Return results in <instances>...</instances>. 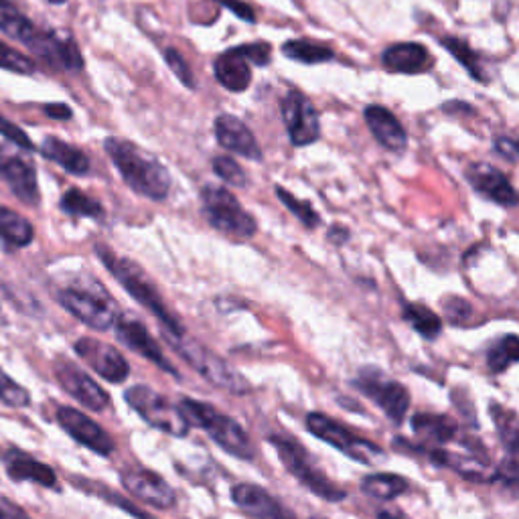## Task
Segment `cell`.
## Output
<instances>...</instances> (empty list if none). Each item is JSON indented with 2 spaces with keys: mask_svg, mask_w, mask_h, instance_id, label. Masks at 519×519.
I'll return each mask as SVG.
<instances>
[{
  "mask_svg": "<svg viewBox=\"0 0 519 519\" xmlns=\"http://www.w3.org/2000/svg\"><path fill=\"white\" fill-rule=\"evenodd\" d=\"M104 148L132 191L153 201L167 199L171 191V175L157 159L142 153L136 144L122 138H106Z\"/></svg>",
  "mask_w": 519,
  "mask_h": 519,
  "instance_id": "1",
  "label": "cell"
},
{
  "mask_svg": "<svg viewBox=\"0 0 519 519\" xmlns=\"http://www.w3.org/2000/svg\"><path fill=\"white\" fill-rule=\"evenodd\" d=\"M57 301L67 313L96 331L114 329L122 319L112 294L96 278L80 276L69 282L59 290Z\"/></svg>",
  "mask_w": 519,
  "mask_h": 519,
  "instance_id": "2",
  "label": "cell"
},
{
  "mask_svg": "<svg viewBox=\"0 0 519 519\" xmlns=\"http://www.w3.org/2000/svg\"><path fill=\"white\" fill-rule=\"evenodd\" d=\"M96 254L100 256V260L104 262L108 272L122 284V288L126 292H130L144 309H148L159 319V323L163 327V333L177 335V333L185 331L181 327V323L165 307L163 296L159 294L155 284L146 278V274L142 272V268L136 262L120 258L118 254H114L106 246H96Z\"/></svg>",
  "mask_w": 519,
  "mask_h": 519,
  "instance_id": "3",
  "label": "cell"
},
{
  "mask_svg": "<svg viewBox=\"0 0 519 519\" xmlns=\"http://www.w3.org/2000/svg\"><path fill=\"white\" fill-rule=\"evenodd\" d=\"M179 408L191 426L203 428L226 453L244 461H252L256 457L248 432L232 416L191 398H183L179 402Z\"/></svg>",
  "mask_w": 519,
  "mask_h": 519,
  "instance_id": "4",
  "label": "cell"
},
{
  "mask_svg": "<svg viewBox=\"0 0 519 519\" xmlns=\"http://www.w3.org/2000/svg\"><path fill=\"white\" fill-rule=\"evenodd\" d=\"M163 335L169 341V345L209 384H213L215 388L226 390L230 394H236V396L250 394L252 388H250L248 380L238 372V369H234L226 359H221L217 353H213L199 341L191 339L185 331L177 333V335H171V333H163Z\"/></svg>",
  "mask_w": 519,
  "mask_h": 519,
  "instance_id": "5",
  "label": "cell"
},
{
  "mask_svg": "<svg viewBox=\"0 0 519 519\" xmlns=\"http://www.w3.org/2000/svg\"><path fill=\"white\" fill-rule=\"evenodd\" d=\"M270 442H272V447L276 449L284 469L296 481L303 483L311 493H315L317 497H321L325 501H343L347 497V493L339 485H335L319 469V465H315V461L305 451L303 444H299V442L292 440L290 436H284V434H272Z\"/></svg>",
  "mask_w": 519,
  "mask_h": 519,
  "instance_id": "6",
  "label": "cell"
},
{
  "mask_svg": "<svg viewBox=\"0 0 519 519\" xmlns=\"http://www.w3.org/2000/svg\"><path fill=\"white\" fill-rule=\"evenodd\" d=\"M201 201H203V213L215 230L240 240L254 238L258 230L256 219L242 207L238 197L230 193L226 187L205 185L201 191Z\"/></svg>",
  "mask_w": 519,
  "mask_h": 519,
  "instance_id": "7",
  "label": "cell"
},
{
  "mask_svg": "<svg viewBox=\"0 0 519 519\" xmlns=\"http://www.w3.org/2000/svg\"><path fill=\"white\" fill-rule=\"evenodd\" d=\"M126 404L153 428L167 432L171 436H187L191 424L183 416L179 404H173L163 394L148 386H132L124 394Z\"/></svg>",
  "mask_w": 519,
  "mask_h": 519,
  "instance_id": "8",
  "label": "cell"
},
{
  "mask_svg": "<svg viewBox=\"0 0 519 519\" xmlns=\"http://www.w3.org/2000/svg\"><path fill=\"white\" fill-rule=\"evenodd\" d=\"M307 428L313 436L331 444L333 449H337L339 453H343L345 457L357 463L374 465L378 459L386 457V453L378 447V444L357 436L355 432H351L349 428H345L343 424H339L337 420L321 412H311L307 416Z\"/></svg>",
  "mask_w": 519,
  "mask_h": 519,
  "instance_id": "9",
  "label": "cell"
},
{
  "mask_svg": "<svg viewBox=\"0 0 519 519\" xmlns=\"http://www.w3.org/2000/svg\"><path fill=\"white\" fill-rule=\"evenodd\" d=\"M353 386L365 398H369L376 406H380L394 424L404 422V418L410 410V394L400 382L388 378L382 369L363 367L357 374V378L353 380Z\"/></svg>",
  "mask_w": 519,
  "mask_h": 519,
  "instance_id": "10",
  "label": "cell"
},
{
  "mask_svg": "<svg viewBox=\"0 0 519 519\" xmlns=\"http://www.w3.org/2000/svg\"><path fill=\"white\" fill-rule=\"evenodd\" d=\"M53 372L59 386L88 410L104 412L110 406V394L100 384H96L76 363H71L67 359H57L53 365Z\"/></svg>",
  "mask_w": 519,
  "mask_h": 519,
  "instance_id": "11",
  "label": "cell"
},
{
  "mask_svg": "<svg viewBox=\"0 0 519 519\" xmlns=\"http://www.w3.org/2000/svg\"><path fill=\"white\" fill-rule=\"evenodd\" d=\"M73 349H76V355L92 369V372H96L106 382L112 384L126 382L130 374V365L124 359V355L112 345L94 337H82L76 341Z\"/></svg>",
  "mask_w": 519,
  "mask_h": 519,
  "instance_id": "12",
  "label": "cell"
},
{
  "mask_svg": "<svg viewBox=\"0 0 519 519\" xmlns=\"http://www.w3.org/2000/svg\"><path fill=\"white\" fill-rule=\"evenodd\" d=\"M282 120L288 128V136L294 146H309L319 140L321 124L319 114L311 100L301 92H290L282 100Z\"/></svg>",
  "mask_w": 519,
  "mask_h": 519,
  "instance_id": "13",
  "label": "cell"
},
{
  "mask_svg": "<svg viewBox=\"0 0 519 519\" xmlns=\"http://www.w3.org/2000/svg\"><path fill=\"white\" fill-rule=\"evenodd\" d=\"M57 422L73 440H78L80 444H84L86 449H90L98 455H104V457L114 453L116 444H114L112 436L96 420H92L88 414H84L76 408L61 406L57 410Z\"/></svg>",
  "mask_w": 519,
  "mask_h": 519,
  "instance_id": "14",
  "label": "cell"
},
{
  "mask_svg": "<svg viewBox=\"0 0 519 519\" xmlns=\"http://www.w3.org/2000/svg\"><path fill=\"white\" fill-rule=\"evenodd\" d=\"M122 485L130 495L157 509H171L177 503L175 489L151 469L132 467L122 471Z\"/></svg>",
  "mask_w": 519,
  "mask_h": 519,
  "instance_id": "15",
  "label": "cell"
},
{
  "mask_svg": "<svg viewBox=\"0 0 519 519\" xmlns=\"http://www.w3.org/2000/svg\"><path fill=\"white\" fill-rule=\"evenodd\" d=\"M0 177L11 187L13 195L25 205H39V185L35 165L19 155L9 151L7 146L0 148Z\"/></svg>",
  "mask_w": 519,
  "mask_h": 519,
  "instance_id": "16",
  "label": "cell"
},
{
  "mask_svg": "<svg viewBox=\"0 0 519 519\" xmlns=\"http://www.w3.org/2000/svg\"><path fill=\"white\" fill-rule=\"evenodd\" d=\"M29 49L43 63L57 67V69L80 71L84 67V57H82L76 41L61 31H41Z\"/></svg>",
  "mask_w": 519,
  "mask_h": 519,
  "instance_id": "17",
  "label": "cell"
},
{
  "mask_svg": "<svg viewBox=\"0 0 519 519\" xmlns=\"http://www.w3.org/2000/svg\"><path fill=\"white\" fill-rule=\"evenodd\" d=\"M215 138L230 153L250 161H262V151L252 130L232 114H219L215 118Z\"/></svg>",
  "mask_w": 519,
  "mask_h": 519,
  "instance_id": "18",
  "label": "cell"
},
{
  "mask_svg": "<svg viewBox=\"0 0 519 519\" xmlns=\"http://www.w3.org/2000/svg\"><path fill=\"white\" fill-rule=\"evenodd\" d=\"M467 179L477 193L497 205L515 207L519 203V193L507 181V177L487 163H473L467 169Z\"/></svg>",
  "mask_w": 519,
  "mask_h": 519,
  "instance_id": "19",
  "label": "cell"
},
{
  "mask_svg": "<svg viewBox=\"0 0 519 519\" xmlns=\"http://www.w3.org/2000/svg\"><path fill=\"white\" fill-rule=\"evenodd\" d=\"M232 499L254 519H296L274 495L252 483L236 485L232 489Z\"/></svg>",
  "mask_w": 519,
  "mask_h": 519,
  "instance_id": "20",
  "label": "cell"
},
{
  "mask_svg": "<svg viewBox=\"0 0 519 519\" xmlns=\"http://www.w3.org/2000/svg\"><path fill=\"white\" fill-rule=\"evenodd\" d=\"M116 329V335L118 339L128 345L134 353L142 355L144 359L153 361L155 365H159L161 369H165V372L173 374V376H179L177 369L171 365V361L165 357L161 345L155 341V337L148 333V329L138 323V321H128V319H120L118 325L114 327Z\"/></svg>",
  "mask_w": 519,
  "mask_h": 519,
  "instance_id": "21",
  "label": "cell"
},
{
  "mask_svg": "<svg viewBox=\"0 0 519 519\" xmlns=\"http://www.w3.org/2000/svg\"><path fill=\"white\" fill-rule=\"evenodd\" d=\"M363 118L372 130L374 138L392 153H402L408 146V136L402 122L384 106H367L363 110Z\"/></svg>",
  "mask_w": 519,
  "mask_h": 519,
  "instance_id": "22",
  "label": "cell"
},
{
  "mask_svg": "<svg viewBox=\"0 0 519 519\" xmlns=\"http://www.w3.org/2000/svg\"><path fill=\"white\" fill-rule=\"evenodd\" d=\"M213 71H215V80L230 92L240 94L250 88L252 69H250V61L246 59L240 47L221 53L215 59Z\"/></svg>",
  "mask_w": 519,
  "mask_h": 519,
  "instance_id": "23",
  "label": "cell"
},
{
  "mask_svg": "<svg viewBox=\"0 0 519 519\" xmlns=\"http://www.w3.org/2000/svg\"><path fill=\"white\" fill-rule=\"evenodd\" d=\"M5 463H7V473L13 481H33L47 489L57 487L55 471L49 465L33 459L31 455L19 449H11L5 457Z\"/></svg>",
  "mask_w": 519,
  "mask_h": 519,
  "instance_id": "24",
  "label": "cell"
},
{
  "mask_svg": "<svg viewBox=\"0 0 519 519\" xmlns=\"http://www.w3.org/2000/svg\"><path fill=\"white\" fill-rule=\"evenodd\" d=\"M430 61L428 49L420 43H396L382 53V63L392 73H420Z\"/></svg>",
  "mask_w": 519,
  "mask_h": 519,
  "instance_id": "25",
  "label": "cell"
},
{
  "mask_svg": "<svg viewBox=\"0 0 519 519\" xmlns=\"http://www.w3.org/2000/svg\"><path fill=\"white\" fill-rule=\"evenodd\" d=\"M41 155L71 175H86L90 171V159L84 151L73 144H67L59 138H45L41 144Z\"/></svg>",
  "mask_w": 519,
  "mask_h": 519,
  "instance_id": "26",
  "label": "cell"
},
{
  "mask_svg": "<svg viewBox=\"0 0 519 519\" xmlns=\"http://www.w3.org/2000/svg\"><path fill=\"white\" fill-rule=\"evenodd\" d=\"M412 428L430 444H447L457 438L459 424L447 414H428L420 412L412 418Z\"/></svg>",
  "mask_w": 519,
  "mask_h": 519,
  "instance_id": "27",
  "label": "cell"
},
{
  "mask_svg": "<svg viewBox=\"0 0 519 519\" xmlns=\"http://www.w3.org/2000/svg\"><path fill=\"white\" fill-rule=\"evenodd\" d=\"M0 31L27 47H31L41 33L39 27H35L15 5H11V0H0Z\"/></svg>",
  "mask_w": 519,
  "mask_h": 519,
  "instance_id": "28",
  "label": "cell"
},
{
  "mask_svg": "<svg viewBox=\"0 0 519 519\" xmlns=\"http://www.w3.org/2000/svg\"><path fill=\"white\" fill-rule=\"evenodd\" d=\"M0 238L13 248H27L35 238V230L21 213L0 205Z\"/></svg>",
  "mask_w": 519,
  "mask_h": 519,
  "instance_id": "29",
  "label": "cell"
},
{
  "mask_svg": "<svg viewBox=\"0 0 519 519\" xmlns=\"http://www.w3.org/2000/svg\"><path fill=\"white\" fill-rule=\"evenodd\" d=\"M489 412L505 451H509L513 457H519V414L501 404H491Z\"/></svg>",
  "mask_w": 519,
  "mask_h": 519,
  "instance_id": "30",
  "label": "cell"
},
{
  "mask_svg": "<svg viewBox=\"0 0 519 519\" xmlns=\"http://www.w3.org/2000/svg\"><path fill=\"white\" fill-rule=\"evenodd\" d=\"M410 489L408 481L394 473H378V475H367L361 481V491L369 497H376L382 501H392L400 495H404Z\"/></svg>",
  "mask_w": 519,
  "mask_h": 519,
  "instance_id": "31",
  "label": "cell"
},
{
  "mask_svg": "<svg viewBox=\"0 0 519 519\" xmlns=\"http://www.w3.org/2000/svg\"><path fill=\"white\" fill-rule=\"evenodd\" d=\"M282 53L299 63H307V65H317V63H325L331 61L335 57L333 49L313 43V41H305V39H294V41H286L282 45Z\"/></svg>",
  "mask_w": 519,
  "mask_h": 519,
  "instance_id": "32",
  "label": "cell"
},
{
  "mask_svg": "<svg viewBox=\"0 0 519 519\" xmlns=\"http://www.w3.org/2000/svg\"><path fill=\"white\" fill-rule=\"evenodd\" d=\"M513 363H519V337L505 335L497 339L487 351V365L491 372L503 374Z\"/></svg>",
  "mask_w": 519,
  "mask_h": 519,
  "instance_id": "33",
  "label": "cell"
},
{
  "mask_svg": "<svg viewBox=\"0 0 519 519\" xmlns=\"http://www.w3.org/2000/svg\"><path fill=\"white\" fill-rule=\"evenodd\" d=\"M404 319L424 337V339H436L442 331L440 317L430 311L424 305H406L404 307Z\"/></svg>",
  "mask_w": 519,
  "mask_h": 519,
  "instance_id": "34",
  "label": "cell"
},
{
  "mask_svg": "<svg viewBox=\"0 0 519 519\" xmlns=\"http://www.w3.org/2000/svg\"><path fill=\"white\" fill-rule=\"evenodd\" d=\"M442 45L447 47L449 53L469 71L471 78L487 84V76H485L481 63H479V55L467 45V41L457 39V37H447V39H442Z\"/></svg>",
  "mask_w": 519,
  "mask_h": 519,
  "instance_id": "35",
  "label": "cell"
},
{
  "mask_svg": "<svg viewBox=\"0 0 519 519\" xmlns=\"http://www.w3.org/2000/svg\"><path fill=\"white\" fill-rule=\"evenodd\" d=\"M59 207H61L63 213L78 215V217H94V219H98V217L104 215L102 205L96 199H92L90 195H86L84 191H78V189H69L61 197Z\"/></svg>",
  "mask_w": 519,
  "mask_h": 519,
  "instance_id": "36",
  "label": "cell"
},
{
  "mask_svg": "<svg viewBox=\"0 0 519 519\" xmlns=\"http://www.w3.org/2000/svg\"><path fill=\"white\" fill-rule=\"evenodd\" d=\"M276 195H278V199L286 205V209H288L296 219H299L305 228L313 230V228H317V226L321 224L319 213L311 207L309 201H299L290 191H286V189H282V187H276Z\"/></svg>",
  "mask_w": 519,
  "mask_h": 519,
  "instance_id": "37",
  "label": "cell"
},
{
  "mask_svg": "<svg viewBox=\"0 0 519 519\" xmlns=\"http://www.w3.org/2000/svg\"><path fill=\"white\" fill-rule=\"evenodd\" d=\"M0 402L13 408H25L31 402L29 392L23 386H19L15 380H11L3 369H0Z\"/></svg>",
  "mask_w": 519,
  "mask_h": 519,
  "instance_id": "38",
  "label": "cell"
},
{
  "mask_svg": "<svg viewBox=\"0 0 519 519\" xmlns=\"http://www.w3.org/2000/svg\"><path fill=\"white\" fill-rule=\"evenodd\" d=\"M213 171L219 179H224L228 185H234V187H246L248 185V177H246L244 169L240 167V163H236L230 157H215L213 159Z\"/></svg>",
  "mask_w": 519,
  "mask_h": 519,
  "instance_id": "39",
  "label": "cell"
},
{
  "mask_svg": "<svg viewBox=\"0 0 519 519\" xmlns=\"http://www.w3.org/2000/svg\"><path fill=\"white\" fill-rule=\"evenodd\" d=\"M0 67L15 71V73H23V76H31V73L35 71V63L27 55L15 51L13 47H9L3 41H0Z\"/></svg>",
  "mask_w": 519,
  "mask_h": 519,
  "instance_id": "40",
  "label": "cell"
},
{
  "mask_svg": "<svg viewBox=\"0 0 519 519\" xmlns=\"http://www.w3.org/2000/svg\"><path fill=\"white\" fill-rule=\"evenodd\" d=\"M442 309H444V313H447V319L453 325H461L465 319L471 317V311H473L469 301L459 299V296H449V299H444Z\"/></svg>",
  "mask_w": 519,
  "mask_h": 519,
  "instance_id": "41",
  "label": "cell"
},
{
  "mask_svg": "<svg viewBox=\"0 0 519 519\" xmlns=\"http://www.w3.org/2000/svg\"><path fill=\"white\" fill-rule=\"evenodd\" d=\"M165 59H167L171 71L175 73V76L179 78V82H181L183 86H187V88H193V86H195V84H193V73H191L187 61L181 57V53H179L177 49H167V51H165Z\"/></svg>",
  "mask_w": 519,
  "mask_h": 519,
  "instance_id": "42",
  "label": "cell"
},
{
  "mask_svg": "<svg viewBox=\"0 0 519 519\" xmlns=\"http://www.w3.org/2000/svg\"><path fill=\"white\" fill-rule=\"evenodd\" d=\"M0 134H3L7 140H11L13 144L25 148V151H33V142L31 138L13 122H9L7 118L0 116Z\"/></svg>",
  "mask_w": 519,
  "mask_h": 519,
  "instance_id": "43",
  "label": "cell"
},
{
  "mask_svg": "<svg viewBox=\"0 0 519 519\" xmlns=\"http://www.w3.org/2000/svg\"><path fill=\"white\" fill-rule=\"evenodd\" d=\"M495 481L519 487V457H507L495 467Z\"/></svg>",
  "mask_w": 519,
  "mask_h": 519,
  "instance_id": "44",
  "label": "cell"
},
{
  "mask_svg": "<svg viewBox=\"0 0 519 519\" xmlns=\"http://www.w3.org/2000/svg\"><path fill=\"white\" fill-rule=\"evenodd\" d=\"M242 53L246 55V59L258 67H264L268 65L270 61V55H272V49L268 43H252V45H242L240 47Z\"/></svg>",
  "mask_w": 519,
  "mask_h": 519,
  "instance_id": "45",
  "label": "cell"
},
{
  "mask_svg": "<svg viewBox=\"0 0 519 519\" xmlns=\"http://www.w3.org/2000/svg\"><path fill=\"white\" fill-rule=\"evenodd\" d=\"M493 148L497 151V155H501L507 161H515L519 159V140L509 138V136H497L493 140Z\"/></svg>",
  "mask_w": 519,
  "mask_h": 519,
  "instance_id": "46",
  "label": "cell"
},
{
  "mask_svg": "<svg viewBox=\"0 0 519 519\" xmlns=\"http://www.w3.org/2000/svg\"><path fill=\"white\" fill-rule=\"evenodd\" d=\"M0 519H31V517L13 499L0 495Z\"/></svg>",
  "mask_w": 519,
  "mask_h": 519,
  "instance_id": "47",
  "label": "cell"
},
{
  "mask_svg": "<svg viewBox=\"0 0 519 519\" xmlns=\"http://www.w3.org/2000/svg\"><path fill=\"white\" fill-rule=\"evenodd\" d=\"M217 3L221 7L230 9L236 17H240L242 21H248V23H256V15L252 11V7H248L246 3H242V0H217Z\"/></svg>",
  "mask_w": 519,
  "mask_h": 519,
  "instance_id": "48",
  "label": "cell"
},
{
  "mask_svg": "<svg viewBox=\"0 0 519 519\" xmlns=\"http://www.w3.org/2000/svg\"><path fill=\"white\" fill-rule=\"evenodd\" d=\"M43 110L53 120H69L71 118V108L65 106V104H49Z\"/></svg>",
  "mask_w": 519,
  "mask_h": 519,
  "instance_id": "49",
  "label": "cell"
},
{
  "mask_svg": "<svg viewBox=\"0 0 519 519\" xmlns=\"http://www.w3.org/2000/svg\"><path fill=\"white\" fill-rule=\"evenodd\" d=\"M329 238H331V242L335 240L337 244H343L345 240H349V232H347L345 228H341V226H335V228L329 232Z\"/></svg>",
  "mask_w": 519,
  "mask_h": 519,
  "instance_id": "50",
  "label": "cell"
},
{
  "mask_svg": "<svg viewBox=\"0 0 519 519\" xmlns=\"http://www.w3.org/2000/svg\"><path fill=\"white\" fill-rule=\"evenodd\" d=\"M378 519H406V517L400 513H394V511H380Z\"/></svg>",
  "mask_w": 519,
  "mask_h": 519,
  "instance_id": "51",
  "label": "cell"
},
{
  "mask_svg": "<svg viewBox=\"0 0 519 519\" xmlns=\"http://www.w3.org/2000/svg\"><path fill=\"white\" fill-rule=\"evenodd\" d=\"M49 3H55V5H61V3H65V0H49Z\"/></svg>",
  "mask_w": 519,
  "mask_h": 519,
  "instance_id": "52",
  "label": "cell"
},
{
  "mask_svg": "<svg viewBox=\"0 0 519 519\" xmlns=\"http://www.w3.org/2000/svg\"><path fill=\"white\" fill-rule=\"evenodd\" d=\"M311 519H325V517H311Z\"/></svg>",
  "mask_w": 519,
  "mask_h": 519,
  "instance_id": "53",
  "label": "cell"
}]
</instances>
